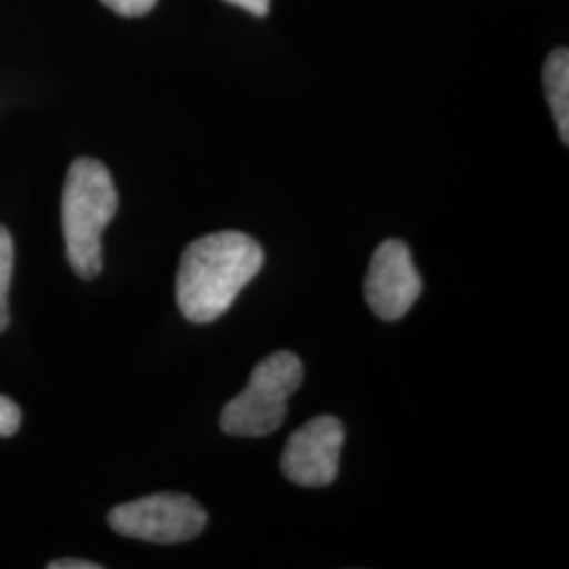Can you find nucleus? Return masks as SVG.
I'll return each instance as SVG.
<instances>
[{
    "instance_id": "f257e3e1",
    "label": "nucleus",
    "mask_w": 569,
    "mask_h": 569,
    "mask_svg": "<svg viewBox=\"0 0 569 569\" xmlns=\"http://www.w3.org/2000/svg\"><path fill=\"white\" fill-rule=\"evenodd\" d=\"M262 266V247L243 232L226 230L192 241L182 253L176 281L183 317L197 326L218 321Z\"/></svg>"
},
{
    "instance_id": "f03ea898",
    "label": "nucleus",
    "mask_w": 569,
    "mask_h": 569,
    "mask_svg": "<svg viewBox=\"0 0 569 569\" xmlns=\"http://www.w3.org/2000/svg\"><path fill=\"white\" fill-rule=\"evenodd\" d=\"M119 209V192L106 164L77 159L68 169L61 199L66 253L81 279H96L103 268L102 237Z\"/></svg>"
},
{
    "instance_id": "7ed1b4c3",
    "label": "nucleus",
    "mask_w": 569,
    "mask_h": 569,
    "mask_svg": "<svg viewBox=\"0 0 569 569\" xmlns=\"http://www.w3.org/2000/svg\"><path fill=\"white\" fill-rule=\"evenodd\" d=\"M305 380L302 361L274 352L253 367L249 385L222 411L220 425L232 437H266L283 427L287 401Z\"/></svg>"
},
{
    "instance_id": "20e7f679",
    "label": "nucleus",
    "mask_w": 569,
    "mask_h": 569,
    "mask_svg": "<svg viewBox=\"0 0 569 569\" xmlns=\"http://www.w3.org/2000/svg\"><path fill=\"white\" fill-rule=\"evenodd\" d=\"M108 523L117 533L154 545H178L203 533L207 512L183 493H152L110 510Z\"/></svg>"
},
{
    "instance_id": "39448f33",
    "label": "nucleus",
    "mask_w": 569,
    "mask_h": 569,
    "mask_svg": "<svg viewBox=\"0 0 569 569\" xmlns=\"http://www.w3.org/2000/svg\"><path fill=\"white\" fill-rule=\"evenodd\" d=\"M345 427L333 416H319L298 428L281 456L284 477L302 488L331 486L340 470Z\"/></svg>"
},
{
    "instance_id": "423d86ee",
    "label": "nucleus",
    "mask_w": 569,
    "mask_h": 569,
    "mask_svg": "<svg viewBox=\"0 0 569 569\" xmlns=\"http://www.w3.org/2000/svg\"><path fill=\"white\" fill-rule=\"evenodd\" d=\"M422 293V279L403 241L388 239L380 244L369 262L366 277V300L371 312L392 323L403 319Z\"/></svg>"
},
{
    "instance_id": "0eeeda50",
    "label": "nucleus",
    "mask_w": 569,
    "mask_h": 569,
    "mask_svg": "<svg viewBox=\"0 0 569 569\" xmlns=\"http://www.w3.org/2000/svg\"><path fill=\"white\" fill-rule=\"evenodd\" d=\"M545 87L561 142L569 143V53L555 49L545 63Z\"/></svg>"
},
{
    "instance_id": "6e6552de",
    "label": "nucleus",
    "mask_w": 569,
    "mask_h": 569,
    "mask_svg": "<svg viewBox=\"0 0 569 569\" xmlns=\"http://www.w3.org/2000/svg\"><path fill=\"white\" fill-rule=\"evenodd\" d=\"M16 249L13 239L4 226H0V331L9 327V287L13 277Z\"/></svg>"
},
{
    "instance_id": "1a4fd4ad",
    "label": "nucleus",
    "mask_w": 569,
    "mask_h": 569,
    "mask_svg": "<svg viewBox=\"0 0 569 569\" xmlns=\"http://www.w3.org/2000/svg\"><path fill=\"white\" fill-rule=\"evenodd\" d=\"M21 425V409L13 399L0 395V437H13Z\"/></svg>"
},
{
    "instance_id": "9d476101",
    "label": "nucleus",
    "mask_w": 569,
    "mask_h": 569,
    "mask_svg": "<svg viewBox=\"0 0 569 569\" xmlns=\"http://www.w3.org/2000/svg\"><path fill=\"white\" fill-rule=\"evenodd\" d=\"M102 2L108 9H112L114 13L124 16V18L143 16L157 4V0H102Z\"/></svg>"
},
{
    "instance_id": "9b49d317",
    "label": "nucleus",
    "mask_w": 569,
    "mask_h": 569,
    "mask_svg": "<svg viewBox=\"0 0 569 569\" xmlns=\"http://www.w3.org/2000/svg\"><path fill=\"white\" fill-rule=\"evenodd\" d=\"M230 4H237L253 16H266L270 9V0H226Z\"/></svg>"
},
{
    "instance_id": "f8f14e48",
    "label": "nucleus",
    "mask_w": 569,
    "mask_h": 569,
    "mask_svg": "<svg viewBox=\"0 0 569 569\" xmlns=\"http://www.w3.org/2000/svg\"><path fill=\"white\" fill-rule=\"evenodd\" d=\"M100 563H91V561H82V559H60V561H51L49 569H100Z\"/></svg>"
}]
</instances>
